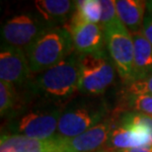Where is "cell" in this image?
<instances>
[{
  "instance_id": "1",
  "label": "cell",
  "mask_w": 152,
  "mask_h": 152,
  "mask_svg": "<svg viewBox=\"0 0 152 152\" xmlns=\"http://www.w3.org/2000/svg\"><path fill=\"white\" fill-rule=\"evenodd\" d=\"M70 33L61 27H48L26 48L30 69L41 73L62 61L72 53Z\"/></svg>"
},
{
  "instance_id": "2",
  "label": "cell",
  "mask_w": 152,
  "mask_h": 152,
  "mask_svg": "<svg viewBox=\"0 0 152 152\" xmlns=\"http://www.w3.org/2000/svg\"><path fill=\"white\" fill-rule=\"evenodd\" d=\"M79 54L70 56L45 71L41 72L33 82L37 93L54 101H63L78 90Z\"/></svg>"
},
{
  "instance_id": "3",
  "label": "cell",
  "mask_w": 152,
  "mask_h": 152,
  "mask_svg": "<svg viewBox=\"0 0 152 152\" xmlns=\"http://www.w3.org/2000/svg\"><path fill=\"white\" fill-rule=\"evenodd\" d=\"M115 69L105 51L80 56L78 90L85 95H101L113 84Z\"/></svg>"
},
{
  "instance_id": "4",
  "label": "cell",
  "mask_w": 152,
  "mask_h": 152,
  "mask_svg": "<svg viewBox=\"0 0 152 152\" xmlns=\"http://www.w3.org/2000/svg\"><path fill=\"white\" fill-rule=\"evenodd\" d=\"M108 109L103 103L82 102L62 110L57 126V136L70 139L102 123Z\"/></svg>"
},
{
  "instance_id": "5",
  "label": "cell",
  "mask_w": 152,
  "mask_h": 152,
  "mask_svg": "<svg viewBox=\"0 0 152 152\" xmlns=\"http://www.w3.org/2000/svg\"><path fill=\"white\" fill-rule=\"evenodd\" d=\"M107 48L115 70L124 83L133 81L134 45L132 36L121 20L104 29Z\"/></svg>"
},
{
  "instance_id": "6",
  "label": "cell",
  "mask_w": 152,
  "mask_h": 152,
  "mask_svg": "<svg viewBox=\"0 0 152 152\" xmlns=\"http://www.w3.org/2000/svg\"><path fill=\"white\" fill-rule=\"evenodd\" d=\"M62 110L58 108L37 109L25 113L10 123L11 134L47 140L57 136V126Z\"/></svg>"
},
{
  "instance_id": "7",
  "label": "cell",
  "mask_w": 152,
  "mask_h": 152,
  "mask_svg": "<svg viewBox=\"0 0 152 152\" xmlns=\"http://www.w3.org/2000/svg\"><path fill=\"white\" fill-rule=\"evenodd\" d=\"M48 26L30 14L17 15L3 24L2 44L27 48Z\"/></svg>"
},
{
  "instance_id": "8",
  "label": "cell",
  "mask_w": 152,
  "mask_h": 152,
  "mask_svg": "<svg viewBox=\"0 0 152 152\" xmlns=\"http://www.w3.org/2000/svg\"><path fill=\"white\" fill-rule=\"evenodd\" d=\"M30 65L23 48L2 44L0 50V81L16 85L29 77Z\"/></svg>"
},
{
  "instance_id": "9",
  "label": "cell",
  "mask_w": 152,
  "mask_h": 152,
  "mask_svg": "<svg viewBox=\"0 0 152 152\" xmlns=\"http://www.w3.org/2000/svg\"><path fill=\"white\" fill-rule=\"evenodd\" d=\"M0 152H69L66 139L56 137L39 140L27 136L2 133Z\"/></svg>"
},
{
  "instance_id": "10",
  "label": "cell",
  "mask_w": 152,
  "mask_h": 152,
  "mask_svg": "<svg viewBox=\"0 0 152 152\" xmlns=\"http://www.w3.org/2000/svg\"><path fill=\"white\" fill-rule=\"evenodd\" d=\"M69 31L75 53L79 56L99 53L104 51L105 32L98 24L78 23L69 25Z\"/></svg>"
},
{
  "instance_id": "11",
  "label": "cell",
  "mask_w": 152,
  "mask_h": 152,
  "mask_svg": "<svg viewBox=\"0 0 152 152\" xmlns=\"http://www.w3.org/2000/svg\"><path fill=\"white\" fill-rule=\"evenodd\" d=\"M36 10L48 27H59L73 15L76 1L69 0H36Z\"/></svg>"
},
{
  "instance_id": "12",
  "label": "cell",
  "mask_w": 152,
  "mask_h": 152,
  "mask_svg": "<svg viewBox=\"0 0 152 152\" xmlns=\"http://www.w3.org/2000/svg\"><path fill=\"white\" fill-rule=\"evenodd\" d=\"M146 2L142 0H118L115 8L118 19L130 34L140 33L144 22Z\"/></svg>"
},
{
  "instance_id": "13",
  "label": "cell",
  "mask_w": 152,
  "mask_h": 152,
  "mask_svg": "<svg viewBox=\"0 0 152 152\" xmlns=\"http://www.w3.org/2000/svg\"><path fill=\"white\" fill-rule=\"evenodd\" d=\"M148 144H151V142L147 136L142 135L126 126L117 124L112 130L110 138L106 145V149L117 152L120 150L144 146Z\"/></svg>"
},
{
  "instance_id": "14",
  "label": "cell",
  "mask_w": 152,
  "mask_h": 152,
  "mask_svg": "<svg viewBox=\"0 0 152 152\" xmlns=\"http://www.w3.org/2000/svg\"><path fill=\"white\" fill-rule=\"evenodd\" d=\"M132 36L134 45L133 81H135L145 78L152 72V45L141 32Z\"/></svg>"
},
{
  "instance_id": "15",
  "label": "cell",
  "mask_w": 152,
  "mask_h": 152,
  "mask_svg": "<svg viewBox=\"0 0 152 152\" xmlns=\"http://www.w3.org/2000/svg\"><path fill=\"white\" fill-rule=\"evenodd\" d=\"M102 5L100 0H79L76 1V7L70 19V24L78 23H101Z\"/></svg>"
},
{
  "instance_id": "16",
  "label": "cell",
  "mask_w": 152,
  "mask_h": 152,
  "mask_svg": "<svg viewBox=\"0 0 152 152\" xmlns=\"http://www.w3.org/2000/svg\"><path fill=\"white\" fill-rule=\"evenodd\" d=\"M118 124L147 136L152 144V117L142 113L127 111L121 114Z\"/></svg>"
},
{
  "instance_id": "17",
  "label": "cell",
  "mask_w": 152,
  "mask_h": 152,
  "mask_svg": "<svg viewBox=\"0 0 152 152\" xmlns=\"http://www.w3.org/2000/svg\"><path fill=\"white\" fill-rule=\"evenodd\" d=\"M124 108L129 111L138 112L152 117V96L126 94Z\"/></svg>"
},
{
  "instance_id": "18",
  "label": "cell",
  "mask_w": 152,
  "mask_h": 152,
  "mask_svg": "<svg viewBox=\"0 0 152 152\" xmlns=\"http://www.w3.org/2000/svg\"><path fill=\"white\" fill-rule=\"evenodd\" d=\"M17 103L15 85L0 81V114L4 117L13 110Z\"/></svg>"
},
{
  "instance_id": "19",
  "label": "cell",
  "mask_w": 152,
  "mask_h": 152,
  "mask_svg": "<svg viewBox=\"0 0 152 152\" xmlns=\"http://www.w3.org/2000/svg\"><path fill=\"white\" fill-rule=\"evenodd\" d=\"M124 92L126 94H132V95L152 96V72L143 79H139L126 84Z\"/></svg>"
},
{
  "instance_id": "20",
  "label": "cell",
  "mask_w": 152,
  "mask_h": 152,
  "mask_svg": "<svg viewBox=\"0 0 152 152\" xmlns=\"http://www.w3.org/2000/svg\"><path fill=\"white\" fill-rule=\"evenodd\" d=\"M100 1L102 5V18L100 26L104 30L120 19H118L117 8H115V1H113V0H100Z\"/></svg>"
},
{
  "instance_id": "21",
  "label": "cell",
  "mask_w": 152,
  "mask_h": 152,
  "mask_svg": "<svg viewBox=\"0 0 152 152\" xmlns=\"http://www.w3.org/2000/svg\"><path fill=\"white\" fill-rule=\"evenodd\" d=\"M141 33L152 45V13H148L147 16L144 18Z\"/></svg>"
},
{
  "instance_id": "22",
  "label": "cell",
  "mask_w": 152,
  "mask_h": 152,
  "mask_svg": "<svg viewBox=\"0 0 152 152\" xmlns=\"http://www.w3.org/2000/svg\"><path fill=\"white\" fill-rule=\"evenodd\" d=\"M117 152H152V144L144 145V146L132 148V149H126V150H120Z\"/></svg>"
},
{
  "instance_id": "23",
  "label": "cell",
  "mask_w": 152,
  "mask_h": 152,
  "mask_svg": "<svg viewBox=\"0 0 152 152\" xmlns=\"http://www.w3.org/2000/svg\"><path fill=\"white\" fill-rule=\"evenodd\" d=\"M146 7L148 13H152V1H146Z\"/></svg>"
}]
</instances>
